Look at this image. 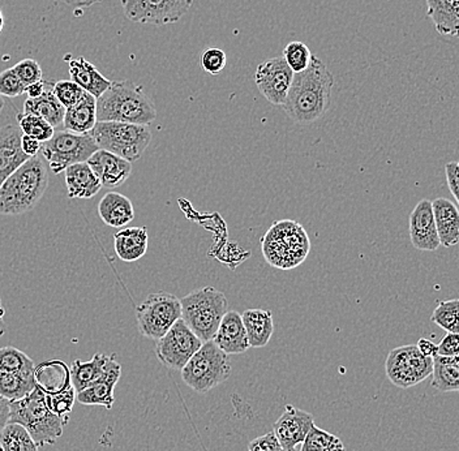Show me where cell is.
I'll return each instance as SVG.
<instances>
[{
	"label": "cell",
	"instance_id": "obj_55",
	"mask_svg": "<svg viewBox=\"0 0 459 451\" xmlns=\"http://www.w3.org/2000/svg\"><path fill=\"white\" fill-rule=\"evenodd\" d=\"M3 108H4V100L0 96V114H2Z\"/></svg>",
	"mask_w": 459,
	"mask_h": 451
},
{
	"label": "cell",
	"instance_id": "obj_10",
	"mask_svg": "<svg viewBox=\"0 0 459 451\" xmlns=\"http://www.w3.org/2000/svg\"><path fill=\"white\" fill-rule=\"evenodd\" d=\"M41 151L48 168L59 175L72 165L86 162L99 151V146L89 134H72L65 129L56 132L48 142L43 143Z\"/></svg>",
	"mask_w": 459,
	"mask_h": 451
},
{
	"label": "cell",
	"instance_id": "obj_29",
	"mask_svg": "<svg viewBox=\"0 0 459 451\" xmlns=\"http://www.w3.org/2000/svg\"><path fill=\"white\" fill-rule=\"evenodd\" d=\"M97 122V99L85 91L79 103L65 110L63 126L72 134H88Z\"/></svg>",
	"mask_w": 459,
	"mask_h": 451
},
{
	"label": "cell",
	"instance_id": "obj_23",
	"mask_svg": "<svg viewBox=\"0 0 459 451\" xmlns=\"http://www.w3.org/2000/svg\"><path fill=\"white\" fill-rule=\"evenodd\" d=\"M148 229L145 226L128 227L114 235L115 254L125 263H134L148 251Z\"/></svg>",
	"mask_w": 459,
	"mask_h": 451
},
{
	"label": "cell",
	"instance_id": "obj_11",
	"mask_svg": "<svg viewBox=\"0 0 459 451\" xmlns=\"http://www.w3.org/2000/svg\"><path fill=\"white\" fill-rule=\"evenodd\" d=\"M432 358L419 351L416 344L397 347L387 355V378L402 389L416 386L432 375Z\"/></svg>",
	"mask_w": 459,
	"mask_h": 451
},
{
	"label": "cell",
	"instance_id": "obj_16",
	"mask_svg": "<svg viewBox=\"0 0 459 451\" xmlns=\"http://www.w3.org/2000/svg\"><path fill=\"white\" fill-rule=\"evenodd\" d=\"M410 238L419 251H437L441 246L433 217L432 201L421 200L410 214Z\"/></svg>",
	"mask_w": 459,
	"mask_h": 451
},
{
	"label": "cell",
	"instance_id": "obj_27",
	"mask_svg": "<svg viewBox=\"0 0 459 451\" xmlns=\"http://www.w3.org/2000/svg\"><path fill=\"white\" fill-rule=\"evenodd\" d=\"M99 215L106 225L114 229L127 226L134 218V209L131 200L117 192H108L99 204Z\"/></svg>",
	"mask_w": 459,
	"mask_h": 451
},
{
	"label": "cell",
	"instance_id": "obj_14",
	"mask_svg": "<svg viewBox=\"0 0 459 451\" xmlns=\"http://www.w3.org/2000/svg\"><path fill=\"white\" fill-rule=\"evenodd\" d=\"M292 77L294 72L290 70L283 56H277L258 65L255 82L260 93L272 105L283 106L291 86Z\"/></svg>",
	"mask_w": 459,
	"mask_h": 451
},
{
	"label": "cell",
	"instance_id": "obj_9",
	"mask_svg": "<svg viewBox=\"0 0 459 451\" xmlns=\"http://www.w3.org/2000/svg\"><path fill=\"white\" fill-rule=\"evenodd\" d=\"M136 317L140 334L158 341L182 318L180 300L165 291L151 294L137 307Z\"/></svg>",
	"mask_w": 459,
	"mask_h": 451
},
{
	"label": "cell",
	"instance_id": "obj_52",
	"mask_svg": "<svg viewBox=\"0 0 459 451\" xmlns=\"http://www.w3.org/2000/svg\"><path fill=\"white\" fill-rule=\"evenodd\" d=\"M65 4L72 5V7L77 8H88L91 5L96 4L94 0H62Z\"/></svg>",
	"mask_w": 459,
	"mask_h": 451
},
{
	"label": "cell",
	"instance_id": "obj_18",
	"mask_svg": "<svg viewBox=\"0 0 459 451\" xmlns=\"http://www.w3.org/2000/svg\"><path fill=\"white\" fill-rule=\"evenodd\" d=\"M213 342L228 355L246 352L249 349V343L242 315L235 310H228L215 332Z\"/></svg>",
	"mask_w": 459,
	"mask_h": 451
},
{
	"label": "cell",
	"instance_id": "obj_33",
	"mask_svg": "<svg viewBox=\"0 0 459 451\" xmlns=\"http://www.w3.org/2000/svg\"><path fill=\"white\" fill-rule=\"evenodd\" d=\"M36 387L33 373L0 372V396L8 402L19 401Z\"/></svg>",
	"mask_w": 459,
	"mask_h": 451
},
{
	"label": "cell",
	"instance_id": "obj_58",
	"mask_svg": "<svg viewBox=\"0 0 459 451\" xmlns=\"http://www.w3.org/2000/svg\"><path fill=\"white\" fill-rule=\"evenodd\" d=\"M0 451H3V447H2V445H0Z\"/></svg>",
	"mask_w": 459,
	"mask_h": 451
},
{
	"label": "cell",
	"instance_id": "obj_36",
	"mask_svg": "<svg viewBox=\"0 0 459 451\" xmlns=\"http://www.w3.org/2000/svg\"><path fill=\"white\" fill-rule=\"evenodd\" d=\"M34 367V361L22 350L13 346L0 349V372L29 375L33 373Z\"/></svg>",
	"mask_w": 459,
	"mask_h": 451
},
{
	"label": "cell",
	"instance_id": "obj_37",
	"mask_svg": "<svg viewBox=\"0 0 459 451\" xmlns=\"http://www.w3.org/2000/svg\"><path fill=\"white\" fill-rule=\"evenodd\" d=\"M432 321L446 333H459V300L450 299L438 303L432 313Z\"/></svg>",
	"mask_w": 459,
	"mask_h": 451
},
{
	"label": "cell",
	"instance_id": "obj_47",
	"mask_svg": "<svg viewBox=\"0 0 459 451\" xmlns=\"http://www.w3.org/2000/svg\"><path fill=\"white\" fill-rule=\"evenodd\" d=\"M445 174H446L447 186L452 192L453 197L455 198V203L459 201L458 186H459V165L458 162L446 163L445 166Z\"/></svg>",
	"mask_w": 459,
	"mask_h": 451
},
{
	"label": "cell",
	"instance_id": "obj_56",
	"mask_svg": "<svg viewBox=\"0 0 459 451\" xmlns=\"http://www.w3.org/2000/svg\"><path fill=\"white\" fill-rule=\"evenodd\" d=\"M282 451H300V449H298V447H294V449L282 450Z\"/></svg>",
	"mask_w": 459,
	"mask_h": 451
},
{
	"label": "cell",
	"instance_id": "obj_13",
	"mask_svg": "<svg viewBox=\"0 0 459 451\" xmlns=\"http://www.w3.org/2000/svg\"><path fill=\"white\" fill-rule=\"evenodd\" d=\"M203 342L180 318L158 339L156 355L160 364L172 370H182L186 361L200 349Z\"/></svg>",
	"mask_w": 459,
	"mask_h": 451
},
{
	"label": "cell",
	"instance_id": "obj_54",
	"mask_svg": "<svg viewBox=\"0 0 459 451\" xmlns=\"http://www.w3.org/2000/svg\"><path fill=\"white\" fill-rule=\"evenodd\" d=\"M3 27H4V17H3V13H0V33H2Z\"/></svg>",
	"mask_w": 459,
	"mask_h": 451
},
{
	"label": "cell",
	"instance_id": "obj_5",
	"mask_svg": "<svg viewBox=\"0 0 459 451\" xmlns=\"http://www.w3.org/2000/svg\"><path fill=\"white\" fill-rule=\"evenodd\" d=\"M8 423L24 427L37 447L56 444L62 438L65 425L59 416L48 410L45 393L39 387H34L24 398L10 402Z\"/></svg>",
	"mask_w": 459,
	"mask_h": 451
},
{
	"label": "cell",
	"instance_id": "obj_1",
	"mask_svg": "<svg viewBox=\"0 0 459 451\" xmlns=\"http://www.w3.org/2000/svg\"><path fill=\"white\" fill-rule=\"evenodd\" d=\"M333 86L332 72L323 60L314 56L306 71L294 74L283 110L295 123L311 125L329 110Z\"/></svg>",
	"mask_w": 459,
	"mask_h": 451
},
{
	"label": "cell",
	"instance_id": "obj_22",
	"mask_svg": "<svg viewBox=\"0 0 459 451\" xmlns=\"http://www.w3.org/2000/svg\"><path fill=\"white\" fill-rule=\"evenodd\" d=\"M117 360L115 355H105V353H96L91 360L82 361L74 360L70 368L71 384L76 393L82 392L86 387L91 386L93 382L100 380L108 367Z\"/></svg>",
	"mask_w": 459,
	"mask_h": 451
},
{
	"label": "cell",
	"instance_id": "obj_19",
	"mask_svg": "<svg viewBox=\"0 0 459 451\" xmlns=\"http://www.w3.org/2000/svg\"><path fill=\"white\" fill-rule=\"evenodd\" d=\"M122 375V366L115 360L105 375L93 382L91 386L77 393L76 401L84 406H100L106 410H111L114 407L115 396L114 390Z\"/></svg>",
	"mask_w": 459,
	"mask_h": 451
},
{
	"label": "cell",
	"instance_id": "obj_42",
	"mask_svg": "<svg viewBox=\"0 0 459 451\" xmlns=\"http://www.w3.org/2000/svg\"><path fill=\"white\" fill-rule=\"evenodd\" d=\"M228 56L220 48H209L201 56V67L209 74H220L225 70Z\"/></svg>",
	"mask_w": 459,
	"mask_h": 451
},
{
	"label": "cell",
	"instance_id": "obj_15",
	"mask_svg": "<svg viewBox=\"0 0 459 451\" xmlns=\"http://www.w3.org/2000/svg\"><path fill=\"white\" fill-rule=\"evenodd\" d=\"M314 424L315 419L311 413L286 404L285 412L275 421L273 433L280 441L282 450L294 449L304 441Z\"/></svg>",
	"mask_w": 459,
	"mask_h": 451
},
{
	"label": "cell",
	"instance_id": "obj_6",
	"mask_svg": "<svg viewBox=\"0 0 459 451\" xmlns=\"http://www.w3.org/2000/svg\"><path fill=\"white\" fill-rule=\"evenodd\" d=\"M182 320L201 342L213 339L221 320L229 310L223 292L214 287H203L179 299Z\"/></svg>",
	"mask_w": 459,
	"mask_h": 451
},
{
	"label": "cell",
	"instance_id": "obj_40",
	"mask_svg": "<svg viewBox=\"0 0 459 451\" xmlns=\"http://www.w3.org/2000/svg\"><path fill=\"white\" fill-rule=\"evenodd\" d=\"M314 54L306 43L294 41L286 46L283 51V59L294 74L306 71L311 65Z\"/></svg>",
	"mask_w": 459,
	"mask_h": 451
},
{
	"label": "cell",
	"instance_id": "obj_17",
	"mask_svg": "<svg viewBox=\"0 0 459 451\" xmlns=\"http://www.w3.org/2000/svg\"><path fill=\"white\" fill-rule=\"evenodd\" d=\"M86 162L99 177L102 188H117L127 182L132 174L131 162L102 149H99Z\"/></svg>",
	"mask_w": 459,
	"mask_h": 451
},
{
	"label": "cell",
	"instance_id": "obj_41",
	"mask_svg": "<svg viewBox=\"0 0 459 451\" xmlns=\"http://www.w3.org/2000/svg\"><path fill=\"white\" fill-rule=\"evenodd\" d=\"M53 91L60 105L65 110L79 103L85 94V91L72 80H60V82H54Z\"/></svg>",
	"mask_w": 459,
	"mask_h": 451
},
{
	"label": "cell",
	"instance_id": "obj_45",
	"mask_svg": "<svg viewBox=\"0 0 459 451\" xmlns=\"http://www.w3.org/2000/svg\"><path fill=\"white\" fill-rule=\"evenodd\" d=\"M249 451H282L280 441L275 438L274 433L269 432L266 435L260 436L249 442Z\"/></svg>",
	"mask_w": 459,
	"mask_h": 451
},
{
	"label": "cell",
	"instance_id": "obj_51",
	"mask_svg": "<svg viewBox=\"0 0 459 451\" xmlns=\"http://www.w3.org/2000/svg\"><path fill=\"white\" fill-rule=\"evenodd\" d=\"M45 80H41V82L28 85L27 89H25V93L28 94V99H37V97L41 96L43 91H45Z\"/></svg>",
	"mask_w": 459,
	"mask_h": 451
},
{
	"label": "cell",
	"instance_id": "obj_25",
	"mask_svg": "<svg viewBox=\"0 0 459 451\" xmlns=\"http://www.w3.org/2000/svg\"><path fill=\"white\" fill-rule=\"evenodd\" d=\"M34 384L45 395H56L70 386V368L62 360L43 361L34 367Z\"/></svg>",
	"mask_w": 459,
	"mask_h": 451
},
{
	"label": "cell",
	"instance_id": "obj_53",
	"mask_svg": "<svg viewBox=\"0 0 459 451\" xmlns=\"http://www.w3.org/2000/svg\"><path fill=\"white\" fill-rule=\"evenodd\" d=\"M4 316L5 309L4 307H3L2 298H0V338H2L3 335L5 334V332H7V325H5Z\"/></svg>",
	"mask_w": 459,
	"mask_h": 451
},
{
	"label": "cell",
	"instance_id": "obj_8",
	"mask_svg": "<svg viewBox=\"0 0 459 451\" xmlns=\"http://www.w3.org/2000/svg\"><path fill=\"white\" fill-rule=\"evenodd\" d=\"M231 376L228 353L222 351L213 339L203 342L199 350L186 361L182 369V380L200 395L211 392Z\"/></svg>",
	"mask_w": 459,
	"mask_h": 451
},
{
	"label": "cell",
	"instance_id": "obj_50",
	"mask_svg": "<svg viewBox=\"0 0 459 451\" xmlns=\"http://www.w3.org/2000/svg\"><path fill=\"white\" fill-rule=\"evenodd\" d=\"M10 421V402L0 396V432Z\"/></svg>",
	"mask_w": 459,
	"mask_h": 451
},
{
	"label": "cell",
	"instance_id": "obj_31",
	"mask_svg": "<svg viewBox=\"0 0 459 451\" xmlns=\"http://www.w3.org/2000/svg\"><path fill=\"white\" fill-rule=\"evenodd\" d=\"M427 13L443 36L457 37L459 29V0H426Z\"/></svg>",
	"mask_w": 459,
	"mask_h": 451
},
{
	"label": "cell",
	"instance_id": "obj_38",
	"mask_svg": "<svg viewBox=\"0 0 459 451\" xmlns=\"http://www.w3.org/2000/svg\"><path fill=\"white\" fill-rule=\"evenodd\" d=\"M17 123L22 129V134L33 137L39 143H46L54 136L56 131L48 122L31 114H17Z\"/></svg>",
	"mask_w": 459,
	"mask_h": 451
},
{
	"label": "cell",
	"instance_id": "obj_2",
	"mask_svg": "<svg viewBox=\"0 0 459 451\" xmlns=\"http://www.w3.org/2000/svg\"><path fill=\"white\" fill-rule=\"evenodd\" d=\"M48 186L45 158L36 155L22 163L0 186V214L20 215L39 205Z\"/></svg>",
	"mask_w": 459,
	"mask_h": 451
},
{
	"label": "cell",
	"instance_id": "obj_7",
	"mask_svg": "<svg viewBox=\"0 0 459 451\" xmlns=\"http://www.w3.org/2000/svg\"><path fill=\"white\" fill-rule=\"evenodd\" d=\"M99 149L110 152L128 162L139 160L152 142L149 126L123 122H97L89 132Z\"/></svg>",
	"mask_w": 459,
	"mask_h": 451
},
{
	"label": "cell",
	"instance_id": "obj_44",
	"mask_svg": "<svg viewBox=\"0 0 459 451\" xmlns=\"http://www.w3.org/2000/svg\"><path fill=\"white\" fill-rule=\"evenodd\" d=\"M13 71L16 72L17 77L22 80L25 86L34 84V82H41L42 68L39 62L34 59H24L14 65Z\"/></svg>",
	"mask_w": 459,
	"mask_h": 451
},
{
	"label": "cell",
	"instance_id": "obj_3",
	"mask_svg": "<svg viewBox=\"0 0 459 451\" xmlns=\"http://www.w3.org/2000/svg\"><path fill=\"white\" fill-rule=\"evenodd\" d=\"M156 117V106L146 96L143 86L131 80L111 82L110 88L97 99L99 122L149 126Z\"/></svg>",
	"mask_w": 459,
	"mask_h": 451
},
{
	"label": "cell",
	"instance_id": "obj_39",
	"mask_svg": "<svg viewBox=\"0 0 459 451\" xmlns=\"http://www.w3.org/2000/svg\"><path fill=\"white\" fill-rule=\"evenodd\" d=\"M76 390L71 384L70 386L56 395H45L46 404L51 412L62 419L63 423L67 424L70 421V413L74 410V402H76Z\"/></svg>",
	"mask_w": 459,
	"mask_h": 451
},
{
	"label": "cell",
	"instance_id": "obj_43",
	"mask_svg": "<svg viewBox=\"0 0 459 451\" xmlns=\"http://www.w3.org/2000/svg\"><path fill=\"white\" fill-rule=\"evenodd\" d=\"M27 86L17 77L13 68H8L0 74V96L14 99L25 93Z\"/></svg>",
	"mask_w": 459,
	"mask_h": 451
},
{
	"label": "cell",
	"instance_id": "obj_21",
	"mask_svg": "<svg viewBox=\"0 0 459 451\" xmlns=\"http://www.w3.org/2000/svg\"><path fill=\"white\" fill-rule=\"evenodd\" d=\"M433 217L441 246L455 247L459 243V212L457 204L440 197L432 201Z\"/></svg>",
	"mask_w": 459,
	"mask_h": 451
},
{
	"label": "cell",
	"instance_id": "obj_34",
	"mask_svg": "<svg viewBox=\"0 0 459 451\" xmlns=\"http://www.w3.org/2000/svg\"><path fill=\"white\" fill-rule=\"evenodd\" d=\"M3 451H39L28 430L20 424L8 423L0 432Z\"/></svg>",
	"mask_w": 459,
	"mask_h": 451
},
{
	"label": "cell",
	"instance_id": "obj_20",
	"mask_svg": "<svg viewBox=\"0 0 459 451\" xmlns=\"http://www.w3.org/2000/svg\"><path fill=\"white\" fill-rule=\"evenodd\" d=\"M22 136V129L17 126L8 125L0 128V186L29 160L20 145Z\"/></svg>",
	"mask_w": 459,
	"mask_h": 451
},
{
	"label": "cell",
	"instance_id": "obj_4",
	"mask_svg": "<svg viewBox=\"0 0 459 451\" xmlns=\"http://www.w3.org/2000/svg\"><path fill=\"white\" fill-rule=\"evenodd\" d=\"M260 243L266 263L282 270L297 268L311 251V241L306 230L291 220L273 223Z\"/></svg>",
	"mask_w": 459,
	"mask_h": 451
},
{
	"label": "cell",
	"instance_id": "obj_26",
	"mask_svg": "<svg viewBox=\"0 0 459 451\" xmlns=\"http://www.w3.org/2000/svg\"><path fill=\"white\" fill-rule=\"evenodd\" d=\"M70 76L74 82H76L82 91L100 99L108 88L111 82L106 79L96 65H91L85 57L80 56L70 62Z\"/></svg>",
	"mask_w": 459,
	"mask_h": 451
},
{
	"label": "cell",
	"instance_id": "obj_28",
	"mask_svg": "<svg viewBox=\"0 0 459 451\" xmlns=\"http://www.w3.org/2000/svg\"><path fill=\"white\" fill-rule=\"evenodd\" d=\"M54 82H46L45 91L37 99H28L24 103V113L36 115L48 122L51 127H59L65 119V108L60 105L53 91Z\"/></svg>",
	"mask_w": 459,
	"mask_h": 451
},
{
	"label": "cell",
	"instance_id": "obj_24",
	"mask_svg": "<svg viewBox=\"0 0 459 451\" xmlns=\"http://www.w3.org/2000/svg\"><path fill=\"white\" fill-rule=\"evenodd\" d=\"M68 197L91 198L102 188V184L88 162L76 163L65 169Z\"/></svg>",
	"mask_w": 459,
	"mask_h": 451
},
{
	"label": "cell",
	"instance_id": "obj_12",
	"mask_svg": "<svg viewBox=\"0 0 459 451\" xmlns=\"http://www.w3.org/2000/svg\"><path fill=\"white\" fill-rule=\"evenodd\" d=\"M192 4L194 0H122L128 20L157 27L179 22Z\"/></svg>",
	"mask_w": 459,
	"mask_h": 451
},
{
	"label": "cell",
	"instance_id": "obj_35",
	"mask_svg": "<svg viewBox=\"0 0 459 451\" xmlns=\"http://www.w3.org/2000/svg\"><path fill=\"white\" fill-rule=\"evenodd\" d=\"M300 451H346V447L337 436L314 424L301 442Z\"/></svg>",
	"mask_w": 459,
	"mask_h": 451
},
{
	"label": "cell",
	"instance_id": "obj_57",
	"mask_svg": "<svg viewBox=\"0 0 459 451\" xmlns=\"http://www.w3.org/2000/svg\"><path fill=\"white\" fill-rule=\"evenodd\" d=\"M94 2L99 3V2H103V0H94Z\"/></svg>",
	"mask_w": 459,
	"mask_h": 451
},
{
	"label": "cell",
	"instance_id": "obj_46",
	"mask_svg": "<svg viewBox=\"0 0 459 451\" xmlns=\"http://www.w3.org/2000/svg\"><path fill=\"white\" fill-rule=\"evenodd\" d=\"M437 355L440 356H458L459 355V337L458 334L447 333L437 346Z\"/></svg>",
	"mask_w": 459,
	"mask_h": 451
},
{
	"label": "cell",
	"instance_id": "obj_48",
	"mask_svg": "<svg viewBox=\"0 0 459 451\" xmlns=\"http://www.w3.org/2000/svg\"><path fill=\"white\" fill-rule=\"evenodd\" d=\"M20 145H22V153L28 155L29 158L36 157L42 149L41 143L39 140L27 136V134H22Z\"/></svg>",
	"mask_w": 459,
	"mask_h": 451
},
{
	"label": "cell",
	"instance_id": "obj_49",
	"mask_svg": "<svg viewBox=\"0 0 459 451\" xmlns=\"http://www.w3.org/2000/svg\"><path fill=\"white\" fill-rule=\"evenodd\" d=\"M416 347H418L419 351L423 353L424 356H429V358L437 355V344L433 343L429 339H419Z\"/></svg>",
	"mask_w": 459,
	"mask_h": 451
},
{
	"label": "cell",
	"instance_id": "obj_32",
	"mask_svg": "<svg viewBox=\"0 0 459 451\" xmlns=\"http://www.w3.org/2000/svg\"><path fill=\"white\" fill-rule=\"evenodd\" d=\"M433 389L441 393L458 392L459 390V358L458 356H440L432 358Z\"/></svg>",
	"mask_w": 459,
	"mask_h": 451
},
{
	"label": "cell",
	"instance_id": "obj_30",
	"mask_svg": "<svg viewBox=\"0 0 459 451\" xmlns=\"http://www.w3.org/2000/svg\"><path fill=\"white\" fill-rule=\"evenodd\" d=\"M249 347L261 349L271 341L274 333V321L271 310L247 309L242 315Z\"/></svg>",
	"mask_w": 459,
	"mask_h": 451
}]
</instances>
